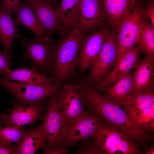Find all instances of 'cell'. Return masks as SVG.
<instances>
[{
  "mask_svg": "<svg viewBox=\"0 0 154 154\" xmlns=\"http://www.w3.org/2000/svg\"><path fill=\"white\" fill-rule=\"evenodd\" d=\"M47 140L43 123L33 128L27 129L24 137L17 144L15 154H33L44 148Z\"/></svg>",
  "mask_w": 154,
  "mask_h": 154,
  "instance_id": "cell-21",
  "label": "cell"
},
{
  "mask_svg": "<svg viewBox=\"0 0 154 154\" xmlns=\"http://www.w3.org/2000/svg\"><path fill=\"white\" fill-rule=\"evenodd\" d=\"M153 103V91H145L134 97L133 102L126 112L131 121Z\"/></svg>",
  "mask_w": 154,
  "mask_h": 154,
  "instance_id": "cell-25",
  "label": "cell"
},
{
  "mask_svg": "<svg viewBox=\"0 0 154 154\" xmlns=\"http://www.w3.org/2000/svg\"><path fill=\"white\" fill-rule=\"evenodd\" d=\"M104 122L97 114L85 111L68 127L64 144L72 146L78 141L93 137Z\"/></svg>",
  "mask_w": 154,
  "mask_h": 154,
  "instance_id": "cell-8",
  "label": "cell"
},
{
  "mask_svg": "<svg viewBox=\"0 0 154 154\" xmlns=\"http://www.w3.org/2000/svg\"><path fill=\"white\" fill-rule=\"evenodd\" d=\"M146 58L154 59V28L151 23L143 17L140 40L138 44Z\"/></svg>",
  "mask_w": 154,
  "mask_h": 154,
  "instance_id": "cell-24",
  "label": "cell"
},
{
  "mask_svg": "<svg viewBox=\"0 0 154 154\" xmlns=\"http://www.w3.org/2000/svg\"><path fill=\"white\" fill-rule=\"evenodd\" d=\"M15 14L19 24L30 29L35 34L36 38L42 41L50 40L35 12L26 1L21 3Z\"/></svg>",
  "mask_w": 154,
  "mask_h": 154,
  "instance_id": "cell-22",
  "label": "cell"
},
{
  "mask_svg": "<svg viewBox=\"0 0 154 154\" xmlns=\"http://www.w3.org/2000/svg\"><path fill=\"white\" fill-rule=\"evenodd\" d=\"M81 0H61L56 10L66 32L72 30L78 23Z\"/></svg>",
  "mask_w": 154,
  "mask_h": 154,
  "instance_id": "cell-23",
  "label": "cell"
},
{
  "mask_svg": "<svg viewBox=\"0 0 154 154\" xmlns=\"http://www.w3.org/2000/svg\"><path fill=\"white\" fill-rule=\"evenodd\" d=\"M12 105L13 108L8 115L4 113L0 116L2 123L6 126L31 125L38 119H43L42 112L45 106L43 103L25 106L19 105L15 100H13Z\"/></svg>",
  "mask_w": 154,
  "mask_h": 154,
  "instance_id": "cell-12",
  "label": "cell"
},
{
  "mask_svg": "<svg viewBox=\"0 0 154 154\" xmlns=\"http://www.w3.org/2000/svg\"><path fill=\"white\" fill-rule=\"evenodd\" d=\"M80 87L83 101L91 112L98 114L138 144L144 145L151 139L149 132L132 122L120 106L107 99L95 89L86 86Z\"/></svg>",
  "mask_w": 154,
  "mask_h": 154,
  "instance_id": "cell-1",
  "label": "cell"
},
{
  "mask_svg": "<svg viewBox=\"0 0 154 154\" xmlns=\"http://www.w3.org/2000/svg\"><path fill=\"white\" fill-rule=\"evenodd\" d=\"M20 1L21 0H0V3L4 8L12 14H15L21 4Z\"/></svg>",
  "mask_w": 154,
  "mask_h": 154,
  "instance_id": "cell-30",
  "label": "cell"
},
{
  "mask_svg": "<svg viewBox=\"0 0 154 154\" xmlns=\"http://www.w3.org/2000/svg\"><path fill=\"white\" fill-rule=\"evenodd\" d=\"M117 56L116 33L110 31L95 61L92 65L89 77V84L98 83L108 74L115 63Z\"/></svg>",
  "mask_w": 154,
  "mask_h": 154,
  "instance_id": "cell-9",
  "label": "cell"
},
{
  "mask_svg": "<svg viewBox=\"0 0 154 154\" xmlns=\"http://www.w3.org/2000/svg\"><path fill=\"white\" fill-rule=\"evenodd\" d=\"M32 7L45 31L48 39L51 40L53 33H58L60 41L66 37V32L56 9L52 5L43 0H24Z\"/></svg>",
  "mask_w": 154,
  "mask_h": 154,
  "instance_id": "cell-10",
  "label": "cell"
},
{
  "mask_svg": "<svg viewBox=\"0 0 154 154\" xmlns=\"http://www.w3.org/2000/svg\"><path fill=\"white\" fill-rule=\"evenodd\" d=\"M141 0H137V1L139 2H140V1H141Z\"/></svg>",
  "mask_w": 154,
  "mask_h": 154,
  "instance_id": "cell-37",
  "label": "cell"
},
{
  "mask_svg": "<svg viewBox=\"0 0 154 154\" xmlns=\"http://www.w3.org/2000/svg\"><path fill=\"white\" fill-rule=\"evenodd\" d=\"M86 35L78 24L54 46L52 70L56 82L64 81L74 72L79 51Z\"/></svg>",
  "mask_w": 154,
  "mask_h": 154,
  "instance_id": "cell-2",
  "label": "cell"
},
{
  "mask_svg": "<svg viewBox=\"0 0 154 154\" xmlns=\"http://www.w3.org/2000/svg\"><path fill=\"white\" fill-rule=\"evenodd\" d=\"M17 126H6L0 128V141L5 144L12 143L18 144L25 136L27 129Z\"/></svg>",
  "mask_w": 154,
  "mask_h": 154,
  "instance_id": "cell-26",
  "label": "cell"
},
{
  "mask_svg": "<svg viewBox=\"0 0 154 154\" xmlns=\"http://www.w3.org/2000/svg\"><path fill=\"white\" fill-rule=\"evenodd\" d=\"M19 25L13 17L12 14L0 3V43L3 46V51L7 55L12 56L14 39L17 38L19 40L21 37L18 30Z\"/></svg>",
  "mask_w": 154,
  "mask_h": 154,
  "instance_id": "cell-20",
  "label": "cell"
},
{
  "mask_svg": "<svg viewBox=\"0 0 154 154\" xmlns=\"http://www.w3.org/2000/svg\"><path fill=\"white\" fill-rule=\"evenodd\" d=\"M142 16L149 19L151 23L154 28V2L153 0H149L145 8L143 9Z\"/></svg>",
  "mask_w": 154,
  "mask_h": 154,
  "instance_id": "cell-29",
  "label": "cell"
},
{
  "mask_svg": "<svg viewBox=\"0 0 154 154\" xmlns=\"http://www.w3.org/2000/svg\"><path fill=\"white\" fill-rule=\"evenodd\" d=\"M19 40L25 50L22 61L29 58L32 68L45 74L52 69L54 49L52 40L44 41L35 38L26 41L22 37Z\"/></svg>",
  "mask_w": 154,
  "mask_h": 154,
  "instance_id": "cell-7",
  "label": "cell"
},
{
  "mask_svg": "<svg viewBox=\"0 0 154 154\" xmlns=\"http://www.w3.org/2000/svg\"><path fill=\"white\" fill-rule=\"evenodd\" d=\"M107 21L102 0H81L78 24L86 35L103 27Z\"/></svg>",
  "mask_w": 154,
  "mask_h": 154,
  "instance_id": "cell-11",
  "label": "cell"
},
{
  "mask_svg": "<svg viewBox=\"0 0 154 154\" xmlns=\"http://www.w3.org/2000/svg\"><path fill=\"white\" fill-rule=\"evenodd\" d=\"M79 148L76 152L77 154H103L97 144L92 143L86 140H83Z\"/></svg>",
  "mask_w": 154,
  "mask_h": 154,
  "instance_id": "cell-28",
  "label": "cell"
},
{
  "mask_svg": "<svg viewBox=\"0 0 154 154\" xmlns=\"http://www.w3.org/2000/svg\"><path fill=\"white\" fill-rule=\"evenodd\" d=\"M108 17V24L115 33L133 11L137 0H102Z\"/></svg>",
  "mask_w": 154,
  "mask_h": 154,
  "instance_id": "cell-18",
  "label": "cell"
},
{
  "mask_svg": "<svg viewBox=\"0 0 154 154\" xmlns=\"http://www.w3.org/2000/svg\"><path fill=\"white\" fill-rule=\"evenodd\" d=\"M46 2L49 3L51 4H52L54 3L55 2V0H43Z\"/></svg>",
  "mask_w": 154,
  "mask_h": 154,
  "instance_id": "cell-35",
  "label": "cell"
},
{
  "mask_svg": "<svg viewBox=\"0 0 154 154\" xmlns=\"http://www.w3.org/2000/svg\"><path fill=\"white\" fill-rule=\"evenodd\" d=\"M133 75L130 72L103 90L104 96L107 99L123 107L126 113L133 100L135 86Z\"/></svg>",
  "mask_w": 154,
  "mask_h": 154,
  "instance_id": "cell-15",
  "label": "cell"
},
{
  "mask_svg": "<svg viewBox=\"0 0 154 154\" xmlns=\"http://www.w3.org/2000/svg\"><path fill=\"white\" fill-rule=\"evenodd\" d=\"M43 122L47 137L43 153L64 144L68 126L62 112L57 94L50 97L46 107Z\"/></svg>",
  "mask_w": 154,
  "mask_h": 154,
  "instance_id": "cell-3",
  "label": "cell"
},
{
  "mask_svg": "<svg viewBox=\"0 0 154 154\" xmlns=\"http://www.w3.org/2000/svg\"><path fill=\"white\" fill-rule=\"evenodd\" d=\"M57 97L69 126L85 111L80 90L78 86L67 83L60 89Z\"/></svg>",
  "mask_w": 154,
  "mask_h": 154,
  "instance_id": "cell-14",
  "label": "cell"
},
{
  "mask_svg": "<svg viewBox=\"0 0 154 154\" xmlns=\"http://www.w3.org/2000/svg\"><path fill=\"white\" fill-rule=\"evenodd\" d=\"M143 9L138 2L115 33L117 56L115 65L125 54L138 44L142 30Z\"/></svg>",
  "mask_w": 154,
  "mask_h": 154,
  "instance_id": "cell-5",
  "label": "cell"
},
{
  "mask_svg": "<svg viewBox=\"0 0 154 154\" xmlns=\"http://www.w3.org/2000/svg\"><path fill=\"white\" fill-rule=\"evenodd\" d=\"M0 84L14 97L19 104L22 106L43 103L47 98L57 94L60 89L58 84L53 86L46 87L15 82L1 77Z\"/></svg>",
  "mask_w": 154,
  "mask_h": 154,
  "instance_id": "cell-6",
  "label": "cell"
},
{
  "mask_svg": "<svg viewBox=\"0 0 154 154\" xmlns=\"http://www.w3.org/2000/svg\"><path fill=\"white\" fill-rule=\"evenodd\" d=\"M1 123L2 122L1 121V120L0 119V128H1L2 127V126Z\"/></svg>",
  "mask_w": 154,
  "mask_h": 154,
  "instance_id": "cell-36",
  "label": "cell"
},
{
  "mask_svg": "<svg viewBox=\"0 0 154 154\" xmlns=\"http://www.w3.org/2000/svg\"><path fill=\"white\" fill-rule=\"evenodd\" d=\"M69 149L64 145H62L46 152L45 154H65Z\"/></svg>",
  "mask_w": 154,
  "mask_h": 154,
  "instance_id": "cell-33",
  "label": "cell"
},
{
  "mask_svg": "<svg viewBox=\"0 0 154 154\" xmlns=\"http://www.w3.org/2000/svg\"><path fill=\"white\" fill-rule=\"evenodd\" d=\"M131 121L143 131L153 132L154 130V103Z\"/></svg>",
  "mask_w": 154,
  "mask_h": 154,
  "instance_id": "cell-27",
  "label": "cell"
},
{
  "mask_svg": "<svg viewBox=\"0 0 154 154\" xmlns=\"http://www.w3.org/2000/svg\"><path fill=\"white\" fill-rule=\"evenodd\" d=\"M142 52L138 44L130 49L119 59L114 70L98 83L95 89L103 90L129 73L134 68Z\"/></svg>",
  "mask_w": 154,
  "mask_h": 154,
  "instance_id": "cell-16",
  "label": "cell"
},
{
  "mask_svg": "<svg viewBox=\"0 0 154 154\" xmlns=\"http://www.w3.org/2000/svg\"><path fill=\"white\" fill-rule=\"evenodd\" d=\"M133 77L135 86L133 97L145 91H153L154 87V59H139Z\"/></svg>",
  "mask_w": 154,
  "mask_h": 154,
  "instance_id": "cell-19",
  "label": "cell"
},
{
  "mask_svg": "<svg viewBox=\"0 0 154 154\" xmlns=\"http://www.w3.org/2000/svg\"><path fill=\"white\" fill-rule=\"evenodd\" d=\"M12 56L6 54L3 51H0V73L9 68L11 65V59Z\"/></svg>",
  "mask_w": 154,
  "mask_h": 154,
  "instance_id": "cell-31",
  "label": "cell"
},
{
  "mask_svg": "<svg viewBox=\"0 0 154 154\" xmlns=\"http://www.w3.org/2000/svg\"><path fill=\"white\" fill-rule=\"evenodd\" d=\"M0 73L5 80H15L23 83L46 87L53 86L57 84L53 77H48L45 73H40L32 68L21 67L13 70L9 68Z\"/></svg>",
  "mask_w": 154,
  "mask_h": 154,
  "instance_id": "cell-17",
  "label": "cell"
},
{
  "mask_svg": "<svg viewBox=\"0 0 154 154\" xmlns=\"http://www.w3.org/2000/svg\"><path fill=\"white\" fill-rule=\"evenodd\" d=\"M93 137L103 154L143 153L138 144L129 139L116 127L106 122H104Z\"/></svg>",
  "mask_w": 154,
  "mask_h": 154,
  "instance_id": "cell-4",
  "label": "cell"
},
{
  "mask_svg": "<svg viewBox=\"0 0 154 154\" xmlns=\"http://www.w3.org/2000/svg\"><path fill=\"white\" fill-rule=\"evenodd\" d=\"M146 154H154V146L151 147L149 148L146 153Z\"/></svg>",
  "mask_w": 154,
  "mask_h": 154,
  "instance_id": "cell-34",
  "label": "cell"
},
{
  "mask_svg": "<svg viewBox=\"0 0 154 154\" xmlns=\"http://www.w3.org/2000/svg\"><path fill=\"white\" fill-rule=\"evenodd\" d=\"M110 31L107 27H104L85 36L80 46L78 62L81 72L94 63Z\"/></svg>",
  "mask_w": 154,
  "mask_h": 154,
  "instance_id": "cell-13",
  "label": "cell"
},
{
  "mask_svg": "<svg viewBox=\"0 0 154 154\" xmlns=\"http://www.w3.org/2000/svg\"><path fill=\"white\" fill-rule=\"evenodd\" d=\"M17 145L5 144L0 141V154H15Z\"/></svg>",
  "mask_w": 154,
  "mask_h": 154,
  "instance_id": "cell-32",
  "label": "cell"
},
{
  "mask_svg": "<svg viewBox=\"0 0 154 154\" xmlns=\"http://www.w3.org/2000/svg\"></svg>",
  "mask_w": 154,
  "mask_h": 154,
  "instance_id": "cell-38",
  "label": "cell"
}]
</instances>
